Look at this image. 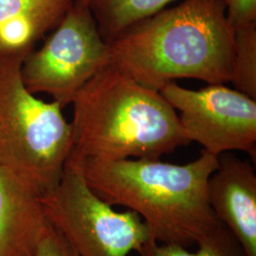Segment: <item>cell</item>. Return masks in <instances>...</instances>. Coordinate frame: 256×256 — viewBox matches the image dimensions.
<instances>
[{
	"instance_id": "3957f363",
	"label": "cell",
	"mask_w": 256,
	"mask_h": 256,
	"mask_svg": "<svg viewBox=\"0 0 256 256\" xmlns=\"http://www.w3.org/2000/svg\"><path fill=\"white\" fill-rule=\"evenodd\" d=\"M72 104L68 164L160 160L189 144L176 110L162 93L111 63L82 86Z\"/></svg>"
},
{
	"instance_id": "7a4b0ae2",
	"label": "cell",
	"mask_w": 256,
	"mask_h": 256,
	"mask_svg": "<svg viewBox=\"0 0 256 256\" xmlns=\"http://www.w3.org/2000/svg\"><path fill=\"white\" fill-rule=\"evenodd\" d=\"M66 164L78 170L102 200L135 212L158 243L189 248L222 226L208 198L218 156L204 150L187 164L155 158Z\"/></svg>"
},
{
	"instance_id": "52a82bcc",
	"label": "cell",
	"mask_w": 256,
	"mask_h": 256,
	"mask_svg": "<svg viewBox=\"0 0 256 256\" xmlns=\"http://www.w3.org/2000/svg\"><path fill=\"white\" fill-rule=\"evenodd\" d=\"M160 92L174 110L189 142L212 155L240 151L256 156V100L224 84L192 90L169 82Z\"/></svg>"
},
{
	"instance_id": "8992f818",
	"label": "cell",
	"mask_w": 256,
	"mask_h": 256,
	"mask_svg": "<svg viewBox=\"0 0 256 256\" xmlns=\"http://www.w3.org/2000/svg\"><path fill=\"white\" fill-rule=\"evenodd\" d=\"M110 63L108 43L90 6L74 2L43 45L24 58L21 77L32 93L48 94L64 108Z\"/></svg>"
},
{
	"instance_id": "30bf717a",
	"label": "cell",
	"mask_w": 256,
	"mask_h": 256,
	"mask_svg": "<svg viewBox=\"0 0 256 256\" xmlns=\"http://www.w3.org/2000/svg\"><path fill=\"white\" fill-rule=\"evenodd\" d=\"M74 0H0V54H28Z\"/></svg>"
},
{
	"instance_id": "5bb4252c",
	"label": "cell",
	"mask_w": 256,
	"mask_h": 256,
	"mask_svg": "<svg viewBox=\"0 0 256 256\" xmlns=\"http://www.w3.org/2000/svg\"><path fill=\"white\" fill-rule=\"evenodd\" d=\"M225 12L232 30L256 24V0H225Z\"/></svg>"
},
{
	"instance_id": "4fadbf2b",
	"label": "cell",
	"mask_w": 256,
	"mask_h": 256,
	"mask_svg": "<svg viewBox=\"0 0 256 256\" xmlns=\"http://www.w3.org/2000/svg\"><path fill=\"white\" fill-rule=\"evenodd\" d=\"M230 82L236 90L256 100V24L234 30Z\"/></svg>"
},
{
	"instance_id": "9c48e42d",
	"label": "cell",
	"mask_w": 256,
	"mask_h": 256,
	"mask_svg": "<svg viewBox=\"0 0 256 256\" xmlns=\"http://www.w3.org/2000/svg\"><path fill=\"white\" fill-rule=\"evenodd\" d=\"M41 196L0 168V256L34 254L50 224Z\"/></svg>"
},
{
	"instance_id": "7c38bea8",
	"label": "cell",
	"mask_w": 256,
	"mask_h": 256,
	"mask_svg": "<svg viewBox=\"0 0 256 256\" xmlns=\"http://www.w3.org/2000/svg\"><path fill=\"white\" fill-rule=\"evenodd\" d=\"M196 247V252H190L187 248L151 240L138 254L140 256H246L238 240L223 225Z\"/></svg>"
},
{
	"instance_id": "ba28073f",
	"label": "cell",
	"mask_w": 256,
	"mask_h": 256,
	"mask_svg": "<svg viewBox=\"0 0 256 256\" xmlns=\"http://www.w3.org/2000/svg\"><path fill=\"white\" fill-rule=\"evenodd\" d=\"M218 156L208 180L210 208L238 240L246 256H256V174L254 167L230 152Z\"/></svg>"
},
{
	"instance_id": "2e32d148",
	"label": "cell",
	"mask_w": 256,
	"mask_h": 256,
	"mask_svg": "<svg viewBox=\"0 0 256 256\" xmlns=\"http://www.w3.org/2000/svg\"><path fill=\"white\" fill-rule=\"evenodd\" d=\"M92 1V0H74L75 3L80 4V5H86V6H90Z\"/></svg>"
},
{
	"instance_id": "8fae6325",
	"label": "cell",
	"mask_w": 256,
	"mask_h": 256,
	"mask_svg": "<svg viewBox=\"0 0 256 256\" xmlns=\"http://www.w3.org/2000/svg\"><path fill=\"white\" fill-rule=\"evenodd\" d=\"M178 0H92L90 4L104 40L108 43L122 32L148 18Z\"/></svg>"
},
{
	"instance_id": "5b68a950",
	"label": "cell",
	"mask_w": 256,
	"mask_h": 256,
	"mask_svg": "<svg viewBox=\"0 0 256 256\" xmlns=\"http://www.w3.org/2000/svg\"><path fill=\"white\" fill-rule=\"evenodd\" d=\"M41 200L48 223L79 256H128L154 240L135 212L114 210L70 165Z\"/></svg>"
},
{
	"instance_id": "6da1fadb",
	"label": "cell",
	"mask_w": 256,
	"mask_h": 256,
	"mask_svg": "<svg viewBox=\"0 0 256 256\" xmlns=\"http://www.w3.org/2000/svg\"><path fill=\"white\" fill-rule=\"evenodd\" d=\"M108 46L111 64L158 92L182 78L230 82L234 30L225 0H182L128 28Z\"/></svg>"
},
{
	"instance_id": "277c9868",
	"label": "cell",
	"mask_w": 256,
	"mask_h": 256,
	"mask_svg": "<svg viewBox=\"0 0 256 256\" xmlns=\"http://www.w3.org/2000/svg\"><path fill=\"white\" fill-rule=\"evenodd\" d=\"M27 55L0 54V168L43 196L61 180L72 129L58 102L39 99L24 84Z\"/></svg>"
},
{
	"instance_id": "9a60e30c",
	"label": "cell",
	"mask_w": 256,
	"mask_h": 256,
	"mask_svg": "<svg viewBox=\"0 0 256 256\" xmlns=\"http://www.w3.org/2000/svg\"><path fill=\"white\" fill-rule=\"evenodd\" d=\"M32 256H79L62 234L48 224L36 252Z\"/></svg>"
}]
</instances>
